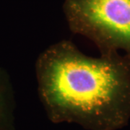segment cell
I'll return each mask as SVG.
<instances>
[{
    "label": "cell",
    "instance_id": "2",
    "mask_svg": "<svg viewBox=\"0 0 130 130\" xmlns=\"http://www.w3.org/2000/svg\"><path fill=\"white\" fill-rule=\"evenodd\" d=\"M70 29L87 38L100 53L130 56V0H64Z\"/></svg>",
    "mask_w": 130,
    "mask_h": 130
},
{
    "label": "cell",
    "instance_id": "3",
    "mask_svg": "<svg viewBox=\"0 0 130 130\" xmlns=\"http://www.w3.org/2000/svg\"><path fill=\"white\" fill-rule=\"evenodd\" d=\"M14 100L9 79L0 69V130H13Z\"/></svg>",
    "mask_w": 130,
    "mask_h": 130
},
{
    "label": "cell",
    "instance_id": "1",
    "mask_svg": "<svg viewBox=\"0 0 130 130\" xmlns=\"http://www.w3.org/2000/svg\"><path fill=\"white\" fill-rule=\"evenodd\" d=\"M36 74L49 120L87 130H118L130 120V56L120 52L91 57L70 41L39 55Z\"/></svg>",
    "mask_w": 130,
    "mask_h": 130
}]
</instances>
